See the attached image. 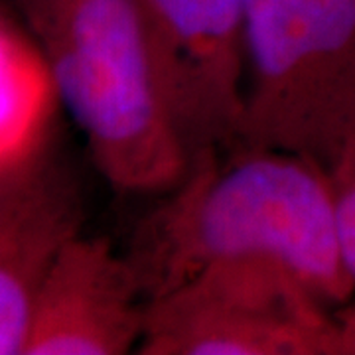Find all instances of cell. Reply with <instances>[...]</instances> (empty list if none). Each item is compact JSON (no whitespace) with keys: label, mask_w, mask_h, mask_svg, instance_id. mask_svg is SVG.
<instances>
[{"label":"cell","mask_w":355,"mask_h":355,"mask_svg":"<svg viewBox=\"0 0 355 355\" xmlns=\"http://www.w3.org/2000/svg\"><path fill=\"white\" fill-rule=\"evenodd\" d=\"M148 302L223 261L286 266L336 310L355 294L326 168L233 144L198 154L125 249Z\"/></svg>","instance_id":"1"},{"label":"cell","mask_w":355,"mask_h":355,"mask_svg":"<svg viewBox=\"0 0 355 355\" xmlns=\"http://www.w3.org/2000/svg\"><path fill=\"white\" fill-rule=\"evenodd\" d=\"M60 107L113 190L160 196L188 156L154 76L139 0H14Z\"/></svg>","instance_id":"2"},{"label":"cell","mask_w":355,"mask_h":355,"mask_svg":"<svg viewBox=\"0 0 355 355\" xmlns=\"http://www.w3.org/2000/svg\"><path fill=\"white\" fill-rule=\"evenodd\" d=\"M354 130L355 0H247L235 144L328 170Z\"/></svg>","instance_id":"3"},{"label":"cell","mask_w":355,"mask_h":355,"mask_svg":"<svg viewBox=\"0 0 355 355\" xmlns=\"http://www.w3.org/2000/svg\"><path fill=\"white\" fill-rule=\"evenodd\" d=\"M336 318L286 266H207L148 302L142 355H336Z\"/></svg>","instance_id":"4"},{"label":"cell","mask_w":355,"mask_h":355,"mask_svg":"<svg viewBox=\"0 0 355 355\" xmlns=\"http://www.w3.org/2000/svg\"><path fill=\"white\" fill-rule=\"evenodd\" d=\"M154 76L182 148L235 144L245 95L247 0H139Z\"/></svg>","instance_id":"5"},{"label":"cell","mask_w":355,"mask_h":355,"mask_svg":"<svg viewBox=\"0 0 355 355\" xmlns=\"http://www.w3.org/2000/svg\"><path fill=\"white\" fill-rule=\"evenodd\" d=\"M148 298L109 239L77 233L38 292L24 355L137 354Z\"/></svg>","instance_id":"6"},{"label":"cell","mask_w":355,"mask_h":355,"mask_svg":"<svg viewBox=\"0 0 355 355\" xmlns=\"http://www.w3.org/2000/svg\"><path fill=\"white\" fill-rule=\"evenodd\" d=\"M81 227L79 188L50 150L0 182V355H24L40 288Z\"/></svg>","instance_id":"7"},{"label":"cell","mask_w":355,"mask_h":355,"mask_svg":"<svg viewBox=\"0 0 355 355\" xmlns=\"http://www.w3.org/2000/svg\"><path fill=\"white\" fill-rule=\"evenodd\" d=\"M60 99L16 6L0 0V168L14 170L50 150Z\"/></svg>","instance_id":"8"},{"label":"cell","mask_w":355,"mask_h":355,"mask_svg":"<svg viewBox=\"0 0 355 355\" xmlns=\"http://www.w3.org/2000/svg\"><path fill=\"white\" fill-rule=\"evenodd\" d=\"M326 172L330 178L343 257L355 280V130Z\"/></svg>","instance_id":"9"},{"label":"cell","mask_w":355,"mask_h":355,"mask_svg":"<svg viewBox=\"0 0 355 355\" xmlns=\"http://www.w3.org/2000/svg\"><path fill=\"white\" fill-rule=\"evenodd\" d=\"M336 318V355H355V302L340 306L334 310Z\"/></svg>","instance_id":"10"},{"label":"cell","mask_w":355,"mask_h":355,"mask_svg":"<svg viewBox=\"0 0 355 355\" xmlns=\"http://www.w3.org/2000/svg\"><path fill=\"white\" fill-rule=\"evenodd\" d=\"M22 166H24V164H22ZM18 168H20V166H18ZM14 170H16V168H14ZM14 170H4V168H0V182H2V180H4L6 176H8L10 172H14Z\"/></svg>","instance_id":"11"}]
</instances>
